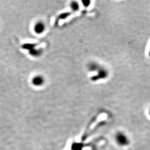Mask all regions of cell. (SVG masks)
<instances>
[{
    "label": "cell",
    "instance_id": "52a82bcc",
    "mask_svg": "<svg viewBox=\"0 0 150 150\" xmlns=\"http://www.w3.org/2000/svg\"><path fill=\"white\" fill-rule=\"evenodd\" d=\"M91 2L90 0H82L81 1V5L85 8H88L91 5Z\"/></svg>",
    "mask_w": 150,
    "mask_h": 150
},
{
    "label": "cell",
    "instance_id": "3957f363",
    "mask_svg": "<svg viewBox=\"0 0 150 150\" xmlns=\"http://www.w3.org/2000/svg\"><path fill=\"white\" fill-rule=\"evenodd\" d=\"M45 83V79L42 75H38L33 77L32 79L33 85L36 87L43 86Z\"/></svg>",
    "mask_w": 150,
    "mask_h": 150
},
{
    "label": "cell",
    "instance_id": "30bf717a",
    "mask_svg": "<svg viewBox=\"0 0 150 150\" xmlns=\"http://www.w3.org/2000/svg\"><path fill=\"white\" fill-rule=\"evenodd\" d=\"M149 115H150V110H149Z\"/></svg>",
    "mask_w": 150,
    "mask_h": 150
},
{
    "label": "cell",
    "instance_id": "ba28073f",
    "mask_svg": "<svg viewBox=\"0 0 150 150\" xmlns=\"http://www.w3.org/2000/svg\"><path fill=\"white\" fill-rule=\"evenodd\" d=\"M71 15L70 12H66V13H63V15H62L61 16V18H66L68 17H69Z\"/></svg>",
    "mask_w": 150,
    "mask_h": 150
},
{
    "label": "cell",
    "instance_id": "277c9868",
    "mask_svg": "<svg viewBox=\"0 0 150 150\" xmlns=\"http://www.w3.org/2000/svg\"><path fill=\"white\" fill-rule=\"evenodd\" d=\"M46 30L45 24L42 21H38L34 26V31L38 34H41Z\"/></svg>",
    "mask_w": 150,
    "mask_h": 150
},
{
    "label": "cell",
    "instance_id": "8992f818",
    "mask_svg": "<svg viewBox=\"0 0 150 150\" xmlns=\"http://www.w3.org/2000/svg\"><path fill=\"white\" fill-rule=\"evenodd\" d=\"M80 2L77 1H72L70 2L69 4L70 8L73 12H76L79 11L80 8Z\"/></svg>",
    "mask_w": 150,
    "mask_h": 150
},
{
    "label": "cell",
    "instance_id": "5b68a950",
    "mask_svg": "<svg viewBox=\"0 0 150 150\" xmlns=\"http://www.w3.org/2000/svg\"><path fill=\"white\" fill-rule=\"evenodd\" d=\"M116 140L117 143L120 145H125L127 144L128 139L127 137L122 134V133H118L116 135Z\"/></svg>",
    "mask_w": 150,
    "mask_h": 150
},
{
    "label": "cell",
    "instance_id": "6da1fadb",
    "mask_svg": "<svg viewBox=\"0 0 150 150\" xmlns=\"http://www.w3.org/2000/svg\"><path fill=\"white\" fill-rule=\"evenodd\" d=\"M109 71L105 66L101 65L99 69L94 74L91 76L90 80L92 82H97L100 81L105 80L109 76Z\"/></svg>",
    "mask_w": 150,
    "mask_h": 150
},
{
    "label": "cell",
    "instance_id": "7a4b0ae2",
    "mask_svg": "<svg viewBox=\"0 0 150 150\" xmlns=\"http://www.w3.org/2000/svg\"><path fill=\"white\" fill-rule=\"evenodd\" d=\"M101 65L102 64H99L97 61H91L89 62H88V64L86 66V68L89 72L95 73L99 69V68L101 67Z\"/></svg>",
    "mask_w": 150,
    "mask_h": 150
},
{
    "label": "cell",
    "instance_id": "9c48e42d",
    "mask_svg": "<svg viewBox=\"0 0 150 150\" xmlns=\"http://www.w3.org/2000/svg\"><path fill=\"white\" fill-rule=\"evenodd\" d=\"M149 56H150V50H149Z\"/></svg>",
    "mask_w": 150,
    "mask_h": 150
}]
</instances>
